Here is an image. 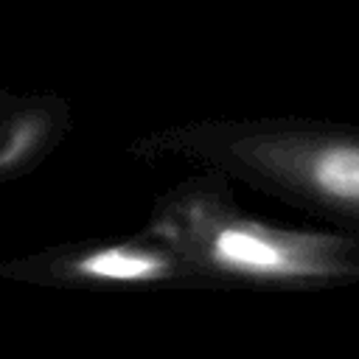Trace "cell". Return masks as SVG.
Here are the masks:
<instances>
[{
    "label": "cell",
    "instance_id": "obj_2",
    "mask_svg": "<svg viewBox=\"0 0 359 359\" xmlns=\"http://www.w3.org/2000/svg\"><path fill=\"white\" fill-rule=\"evenodd\" d=\"M241 157L278 191L359 233V129L283 126L250 135Z\"/></svg>",
    "mask_w": 359,
    "mask_h": 359
},
{
    "label": "cell",
    "instance_id": "obj_3",
    "mask_svg": "<svg viewBox=\"0 0 359 359\" xmlns=\"http://www.w3.org/2000/svg\"><path fill=\"white\" fill-rule=\"evenodd\" d=\"M165 269V261L154 252L146 250H132V247H112L87 255L79 264V272L104 278V280H146L154 278Z\"/></svg>",
    "mask_w": 359,
    "mask_h": 359
},
{
    "label": "cell",
    "instance_id": "obj_1",
    "mask_svg": "<svg viewBox=\"0 0 359 359\" xmlns=\"http://www.w3.org/2000/svg\"><path fill=\"white\" fill-rule=\"evenodd\" d=\"M210 266L269 283H359V233L292 230L241 216H210L202 224Z\"/></svg>",
    "mask_w": 359,
    "mask_h": 359
}]
</instances>
